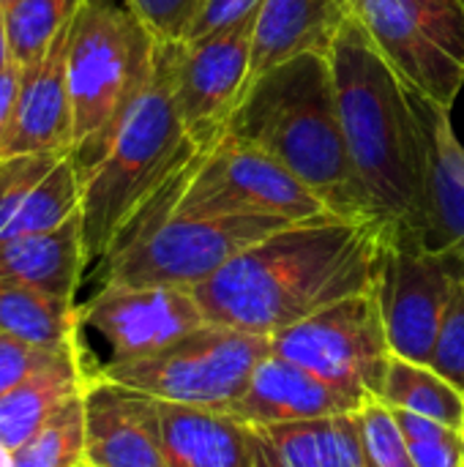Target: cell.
Segmentation results:
<instances>
[{
  "label": "cell",
  "instance_id": "33",
  "mask_svg": "<svg viewBox=\"0 0 464 467\" xmlns=\"http://www.w3.org/2000/svg\"><path fill=\"white\" fill-rule=\"evenodd\" d=\"M263 0H205L191 33L186 41H194V38H202L208 33H216V30H224L230 25H238L249 16L257 14Z\"/></svg>",
  "mask_w": 464,
  "mask_h": 467
},
{
  "label": "cell",
  "instance_id": "17",
  "mask_svg": "<svg viewBox=\"0 0 464 467\" xmlns=\"http://www.w3.org/2000/svg\"><path fill=\"white\" fill-rule=\"evenodd\" d=\"M427 134V186L413 227L429 246H464V145L451 109L416 96Z\"/></svg>",
  "mask_w": 464,
  "mask_h": 467
},
{
  "label": "cell",
  "instance_id": "29",
  "mask_svg": "<svg viewBox=\"0 0 464 467\" xmlns=\"http://www.w3.org/2000/svg\"><path fill=\"white\" fill-rule=\"evenodd\" d=\"M394 410V408H391ZM410 454L418 467H462V430L407 413L394 410Z\"/></svg>",
  "mask_w": 464,
  "mask_h": 467
},
{
  "label": "cell",
  "instance_id": "8",
  "mask_svg": "<svg viewBox=\"0 0 464 467\" xmlns=\"http://www.w3.org/2000/svg\"><path fill=\"white\" fill-rule=\"evenodd\" d=\"M268 353L271 337L208 320L153 356L101 364L98 375L167 405L227 413Z\"/></svg>",
  "mask_w": 464,
  "mask_h": 467
},
{
  "label": "cell",
  "instance_id": "6",
  "mask_svg": "<svg viewBox=\"0 0 464 467\" xmlns=\"http://www.w3.org/2000/svg\"><path fill=\"white\" fill-rule=\"evenodd\" d=\"M287 224L293 222L273 216H186L153 194L101 260V285L197 290Z\"/></svg>",
  "mask_w": 464,
  "mask_h": 467
},
{
  "label": "cell",
  "instance_id": "25",
  "mask_svg": "<svg viewBox=\"0 0 464 467\" xmlns=\"http://www.w3.org/2000/svg\"><path fill=\"white\" fill-rule=\"evenodd\" d=\"M85 0H16L5 11L11 57L30 68L44 57L55 36L79 14Z\"/></svg>",
  "mask_w": 464,
  "mask_h": 467
},
{
  "label": "cell",
  "instance_id": "31",
  "mask_svg": "<svg viewBox=\"0 0 464 467\" xmlns=\"http://www.w3.org/2000/svg\"><path fill=\"white\" fill-rule=\"evenodd\" d=\"M429 364L464 391V282L451 301V309L446 315V323H443V331H440V339Z\"/></svg>",
  "mask_w": 464,
  "mask_h": 467
},
{
  "label": "cell",
  "instance_id": "38",
  "mask_svg": "<svg viewBox=\"0 0 464 467\" xmlns=\"http://www.w3.org/2000/svg\"><path fill=\"white\" fill-rule=\"evenodd\" d=\"M462 467H464V427H462Z\"/></svg>",
  "mask_w": 464,
  "mask_h": 467
},
{
  "label": "cell",
  "instance_id": "28",
  "mask_svg": "<svg viewBox=\"0 0 464 467\" xmlns=\"http://www.w3.org/2000/svg\"><path fill=\"white\" fill-rule=\"evenodd\" d=\"M356 419L366 467H418L394 410L386 402L369 400Z\"/></svg>",
  "mask_w": 464,
  "mask_h": 467
},
{
  "label": "cell",
  "instance_id": "36",
  "mask_svg": "<svg viewBox=\"0 0 464 467\" xmlns=\"http://www.w3.org/2000/svg\"><path fill=\"white\" fill-rule=\"evenodd\" d=\"M14 63L11 57V41H8V25H5V11L0 8V71H5Z\"/></svg>",
  "mask_w": 464,
  "mask_h": 467
},
{
  "label": "cell",
  "instance_id": "37",
  "mask_svg": "<svg viewBox=\"0 0 464 467\" xmlns=\"http://www.w3.org/2000/svg\"><path fill=\"white\" fill-rule=\"evenodd\" d=\"M14 3H16V0H0V8H3V11H8V8H11Z\"/></svg>",
  "mask_w": 464,
  "mask_h": 467
},
{
  "label": "cell",
  "instance_id": "12",
  "mask_svg": "<svg viewBox=\"0 0 464 467\" xmlns=\"http://www.w3.org/2000/svg\"><path fill=\"white\" fill-rule=\"evenodd\" d=\"M254 16L178 44L175 101L197 148H211L222 140L246 93Z\"/></svg>",
  "mask_w": 464,
  "mask_h": 467
},
{
  "label": "cell",
  "instance_id": "21",
  "mask_svg": "<svg viewBox=\"0 0 464 467\" xmlns=\"http://www.w3.org/2000/svg\"><path fill=\"white\" fill-rule=\"evenodd\" d=\"M161 405V435L170 467H257L252 427L222 410Z\"/></svg>",
  "mask_w": 464,
  "mask_h": 467
},
{
  "label": "cell",
  "instance_id": "27",
  "mask_svg": "<svg viewBox=\"0 0 464 467\" xmlns=\"http://www.w3.org/2000/svg\"><path fill=\"white\" fill-rule=\"evenodd\" d=\"M68 153H16L0 159V241L14 238L38 183Z\"/></svg>",
  "mask_w": 464,
  "mask_h": 467
},
{
  "label": "cell",
  "instance_id": "1",
  "mask_svg": "<svg viewBox=\"0 0 464 467\" xmlns=\"http://www.w3.org/2000/svg\"><path fill=\"white\" fill-rule=\"evenodd\" d=\"M386 222L325 213L293 222L194 290L211 323L273 337L377 287Z\"/></svg>",
  "mask_w": 464,
  "mask_h": 467
},
{
  "label": "cell",
  "instance_id": "7",
  "mask_svg": "<svg viewBox=\"0 0 464 467\" xmlns=\"http://www.w3.org/2000/svg\"><path fill=\"white\" fill-rule=\"evenodd\" d=\"M156 197L186 216H273L306 222L331 213L287 167L249 142L222 134L180 167Z\"/></svg>",
  "mask_w": 464,
  "mask_h": 467
},
{
  "label": "cell",
  "instance_id": "30",
  "mask_svg": "<svg viewBox=\"0 0 464 467\" xmlns=\"http://www.w3.org/2000/svg\"><path fill=\"white\" fill-rule=\"evenodd\" d=\"M161 44H183L205 0H120Z\"/></svg>",
  "mask_w": 464,
  "mask_h": 467
},
{
  "label": "cell",
  "instance_id": "13",
  "mask_svg": "<svg viewBox=\"0 0 464 467\" xmlns=\"http://www.w3.org/2000/svg\"><path fill=\"white\" fill-rule=\"evenodd\" d=\"M79 317L107 342V364L153 356L208 323L194 290L137 285H101Z\"/></svg>",
  "mask_w": 464,
  "mask_h": 467
},
{
  "label": "cell",
  "instance_id": "10",
  "mask_svg": "<svg viewBox=\"0 0 464 467\" xmlns=\"http://www.w3.org/2000/svg\"><path fill=\"white\" fill-rule=\"evenodd\" d=\"M271 353L309 369L361 402L377 400L394 356L377 287L273 334Z\"/></svg>",
  "mask_w": 464,
  "mask_h": 467
},
{
  "label": "cell",
  "instance_id": "3",
  "mask_svg": "<svg viewBox=\"0 0 464 467\" xmlns=\"http://www.w3.org/2000/svg\"><path fill=\"white\" fill-rule=\"evenodd\" d=\"M227 134L287 167L331 213L375 219L347 153L328 55L306 52L254 79Z\"/></svg>",
  "mask_w": 464,
  "mask_h": 467
},
{
  "label": "cell",
  "instance_id": "34",
  "mask_svg": "<svg viewBox=\"0 0 464 467\" xmlns=\"http://www.w3.org/2000/svg\"><path fill=\"white\" fill-rule=\"evenodd\" d=\"M22 66L11 63L5 71H0V159L5 153L8 145V134L14 126V112H16V101H19V90H22Z\"/></svg>",
  "mask_w": 464,
  "mask_h": 467
},
{
  "label": "cell",
  "instance_id": "35",
  "mask_svg": "<svg viewBox=\"0 0 464 467\" xmlns=\"http://www.w3.org/2000/svg\"><path fill=\"white\" fill-rule=\"evenodd\" d=\"M416 3L432 11L464 49V0H416Z\"/></svg>",
  "mask_w": 464,
  "mask_h": 467
},
{
  "label": "cell",
  "instance_id": "24",
  "mask_svg": "<svg viewBox=\"0 0 464 467\" xmlns=\"http://www.w3.org/2000/svg\"><path fill=\"white\" fill-rule=\"evenodd\" d=\"M377 400L394 410H407L457 430L464 427V391L432 364H418L394 353Z\"/></svg>",
  "mask_w": 464,
  "mask_h": 467
},
{
  "label": "cell",
  "instance_id": "11",
  "mask_svg": "<svg viewBox=\"0 0 464 467\" xmlns=\"http://www.w3.org/2000/svg\"><path fill=\"white\" fill-rule=\"evenodd\" d=\"M380 55L416 96L454 107L464 88V49L449 27L416 0H345Z\"/></svg>",
  "mask_w": 464,
  "mask_h": 467
},
{
  "label": "cell",
  "instance_id": "2",
  "mask_svg": "<svg viewBox=\"0 0 464 467\" xmlns=\"http://www.w3.org/2000/svg\"><path fill=\"white\" fill-rule=\"evenodd\" d=\"M328 57L347 153L372 216L416 224L427 186V134L416 93L353 16Z\"/></svg>",
  "mask_w": 464,
  "mask_h": 467
},
{
  "label": "cell",
  "instance_id": "19",
  "mask_svg": "<svg viewBox=\"0 0 464 467\" xmlns=\"http://www.w3.org/2000/svg\"><path fill=\"white\" fill-rule=\"evenodd\" d=\"M98 367L85 361V345L57 353L22 386L0 400V446L19 451L60 408L82 397Z\"/></svg>",
  "mask_w": 464,
  "mask_h": 467
},
{
  "label": "cell",
  "instance_id": "22",
  "mask_svg": "<svg viewBox=\"0 0 464 467\" xmlns=\"http://www.w3.org/2000/svg\"><path fill=\"white\" fill-rule=\"evenodd\" d=\"M356 413L282 427H252L257 467H366Z\"/></svg>",
  "mask_w": 464,
  "mask_h": 467
},
{
  "label": "cell",
  "instance_id": "26",
  "mask_svg": "<svg viewBox=\"0 0 464 467\" xmlns=\"http://www.w3.org/2000/svg\"><path fill=\"white\" fill-rule=\"evenodd\" d=\"M14 467H88L85 457V394L60 408L19 451Z\"/></svg>",
  "mask_w": 464,
  "mask_h": 467
},
{
  "label": "cell",
  "instance_id": "32",
  "mask_svg": "<svg viewBox=\"0 0 464 467\" xmlns=\"http://www.w3.org/2000/svg\"><path fill=\"white\" fill-rule=\"evenodd\" d=\"M66 353V350H63ZM57 353L49 350H38L5 331H0V400L5 394H11L16 386H22L36 369H41L49 358H55Z\"/></svg>",
  "mask_w": 464,
  "mask_h": 467
},
{
  "label": "cell",
  "instance_id": "16",
  "mask_svg": "<svg viewBox=\"0 0 464 467\" xmlns=\"http://www.w3.org/2000/svg\"><path fill=\"white\" fill-rule=\"evenodd\" d=\"M74 19L55 36L38 63L22 68V90L3 156L71 153L74 118L68 93V44Z\"/></svg>",
  "mask_w": 464,
  "mask_h": 467
},
{
  "label": "cell",
  "instance_id": "20",
  "mask_svg": "<svg viewBox=\"0 0 464 467\" xmlns=\"http://www.w3.org/2000/svg\"><path fill=\"white\" fill-rule=\"evenodd\" d=\"M88 265L82 213L55 230L0 241V282L25 285L74 301Z\"/></svg>",
  "mask_w": 464,
  "mask_h": 467
},
{
  "label": "cell",
  "instance_id": "23",
  "mask_svg": "<svg viewBox=\"0 0 464 467\" xmlns=\"http://www.w3.org/2000/svg\"><path fill=\"white\" fill-rule=\"evenodd\" d=\"M0 331L38 350L63 353L82 342V317L74 301L0 282Z\"/></svg>",
  "mask_w": 464,
  "mask_h": 467
},
{
  "label": "cell",
  "instance_id": "9",
  "mask_svg": "<svg viewBox=\"0 0 464 467\" xmlns=\"http://www.w3.org/2000/svg\"><path fill=\"white\" fill-rule=\"evenodd\" d=\"M464 282V246H429L407 224H388L377 298L397 356L429 364Z\"/></svg>",
  "mask_w": 464,
  "mask_h": 467
},
{
  "label": "cell",
  "instance_id": "5",
  "mask_svg": "<svg viewBox=\"0 0 464 467\" xmlns=\"http://www.w3.org/2000/svg\"><path fill=\"white\" fill-rule=\"evenodd\" d=\"M159 41L120 0H85L68 44L74 118L71 156L85 172L139 96L156 66Z\"/></svg>",
  "mask_w": 464,
  "mask_h": 467
},
{
  "label": "cell",
  "instance_id": "18",
  "mask_svg": "<svg viewBox=\"0 0 464 467\" xmlns=\"http://www.w3.org/2000/svg\"><path fill=\"white\" fill-rule=\"evenodd\" d=\"M347 19L345 0H263L254 16L246 88L298 55H328Z\"/></svg>",
  "mask_w": 464,
  "mask_h": 467
},
{
  "label": "cell",
  "instance_id": "4",
  "mask_svg": "<svg viewBox=\"0 0 464 467\" xmlns=\"http://www.w3.org/2000/svg\"><path fill=\"white\" fill-rule=\"evenodd\" d=\"M178 44H161L156 66L101 156L82 175V233L88 263L104 260L129 222L197 150L175 101Z\"/></svg>",
  "mask_w": 464,
  "mask_h": 467
},
{
  "label": "cell",
  "instance_id": "15",
  "mask_svg": "<svg viewBox=\"0 0 464 467\" xmlns=\"http://www.w3.org/2000/svg\"><path fill=\"white\" fill-rule=\"evenodd\" d=\"M366 402L334 389L309 369L268 353L241 400L227 410L246 427H282L301 421H320L361 410Z\"/></svg>",
  "mask_w": 464,
  "mask_h": 467
},
{
  "label": "cell",
  "instance_id": "14",
  "mask_svg": "<svg viewBox=\"0 0 464 467\" xmlns=\"http://www.w3.org/2000/svg\"><path fill=\"white\" fill-rule=\"evenodd\" d=\"M88 467H170L159 400L93 375L85 389Z\"/></svg>",
  "mask_w": 464,
  "mask_h": 467
}]
</instances>
